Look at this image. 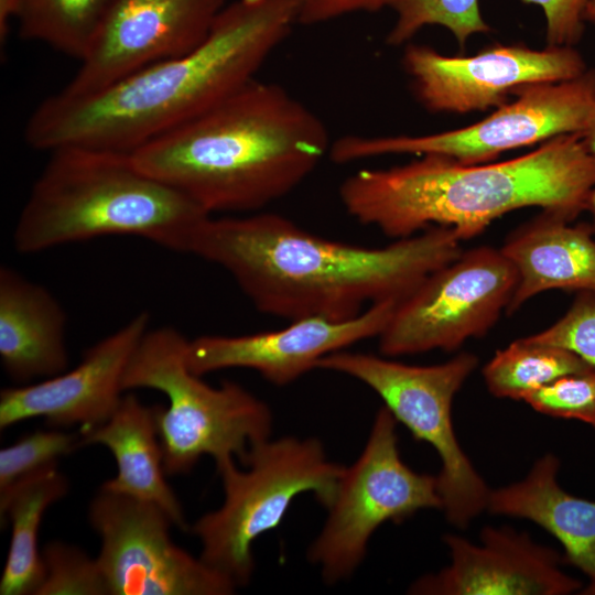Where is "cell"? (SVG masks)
<instances>
[{"mask_svg":"<svg viewBox=\"0 0 595 595\" xmlns=\"http://www.w3.org/2000/svg\"><path fill=\"white\" fill-rule=\"evenodd\" d=\"M208 216L143 171L132 153L65 147L50 152L17 220L13 246L32 255L105 236H134L187 253Z\"/></svg>","mask_w":595,"mask_h":595,"instance_id":"cell-5","label":"cell"},{"mask_svg":"<svg viewBox=\"0 0 595 595\" xmlns=\"http://www.w3.org/2000/svg\"><path fill=\"white\" fill-rule=\"evenodd\" d=\"M396 13L387 43L400 45L425 25L448 29L463 47L470 35L487 33L490 26L480 14L478 0H382Z\"/></svg>","mask_w":595,"mask_h":595,"instance_id":"cell-25","label":"cell"},{"mask_svg":"<svg viewBox=\"0 0 595 595\" xmlns=\"http://www.w3.org/2000/svg\"><path fill=\"white\" fill-rule=\"evenodd\" d=\"M188 339L164 326L144 334L123 376V390L153 389L169 400L156 424L167 476L187 474L204 455L246 464L251 448L271 437L269 405L232 381L204 382L186 364Z\"/></svg>","mask_w":595,"mask_h":595,"instance_id":"cell-6","label":"cell"},{"mask_svg":"<svg viewBox=\"0 0 595 595\" xmlns=\"http://www.w3.org/2000/svg\"><path fill=\"white\" fill-rule=\"evenodd\" d=\"M517 283V270L500 249L480 246L462 252L397 303L378 337L379 350L397 357L458 349L495 325Z\"/></svg>","mask_w":595,"mask_h":595,"instance_id":"cell-11","label":"cell"},{"mask_svg":"<svg viewBox=\"0 0 595 595\" xmlns=\"http://www.w3.org/2000/svg\"><path fill=\"white\" fill-rule=\"evenodd\" d=\"M529 339L565 348L595 368V291H581L555 323Z\"/></svg>","mask_w":595,"mask_h":595,"instance_id":"cell-29","label":"cell"},{"mask_svg":"<svg viewBox=\"0 0 595 595\" xmlns=\"http://www.w3.org/2000/svg\"><path fill=\"white\" fill-rule=\"evenodd\" d=\"M82 445L76 434L37 430L0 450V502L23 482L57 466L61 457Z\"/></svg>","mask_w":595,"mask_h":595,"instance_id":"cell-26","label":"cell"},{"mask_svg":"<svg viewBox=\"0 0 595 595\" xmlns=\"http://www.w3.org/2000/svg\"><path fill=\"white\" fill-rule=\"evenodd\" d=\"M20 0H0V43L6 46L10 32V21L17 18Z\"/></svg>","mask_w":595,"mask_h":595,"instance_id":"cell-32","label":"cell"},{"mask_svg":"<svg viewBox=\"0 0 595 595\" xmlns=\"http://www.w3.org/2000/svg\"><path fill=\"white\" fill-rule=\"evenodd\" d=\"M156 410L158 404L149 407L133 393L126 394L105 423L80 433V442L104 445L113 455L117 474L104 488L153 502L174 526L187 530L183 508L165 480Z\"/></svg>","mask_w":595,"mask_h":595,"instance_id":"cell-21","label":"cell"},{"mask_svg":"<svg viewBox=\"0 0 595 595\" xmlns=\"http://www.w3.org/2000/svg\"><path fill=\"white\" fill-rule=\"evenodd\" d=\"M420 156L403 165L349 175L339 187L346 212L396 240L441 226L452 228L463 241L524 207H540L574 221L595 188V155L578 133L552 138L499 163Z\"/></svg>","mask_w":595,"mask_h":595,"instance_id":"cell-4","label":"cell"},{"mask_svg":"<svg viewBox=\"0 0 595 595\" xmlns=\"http://www.w3.org/2000/svg\"><path fill=\"white\" fill-rule=\"evenodd\" d=\"M448 227L369 248L329 240L272 213L208 216L187 253L227 271L253 306L295 321L353 318L375 303L401 301L462 255Z\"/></svg>","mask_w":595,"mask_h":595,"instance_id":"cell-1","label":"cell"},{"mask_svg":"<svg viewBox=\"0 0 595 595\" xmlns=\"http://www.w3.org/2000/svg\"><path fill=\"white\" fill-rule=\"evenodd\" d=\"M119 0H20L19 35L79 62Z\"/></svg>","mask_w":595,"mask_h":595,"instance_id":"cell-23","label":"cell"},{"mask_svg":"<svg viewBox=\"0 0 595 595\" xmlns=\"http://www.w3.org/2000/svg\"><path fill=\"white\" fill-rule=\"evenodd\" d=\"M89 521L101 540L96 559L109 595H229L237 588L172 541L174 524L153 502L100 486Z\"/></svg>","mask_w":595,"mask_h":595,"instance_id":"cell-12","label":"cell"},{"mask_svg":"<svg viewBox=\"0 0 595 595\" xmlns=\"http://www.w3.org/2000/svg\"><path fill=\"white\" fill-rule=\"evenodd\" d=\"M67 478L48 468L19 485L0 502L1 528L11 523V539L0 578L1 595H37L45 577L37 537L43 515L68 491Z\"/></svg>","mask_w":595,"mask_h":595,"instance_id":"cell-22","label":"cell"},{"mask_svg":"<svg viewBox=\"0 0 595 595\" xmlns=\"http://www.w3.org/2000/svg\"><path fill=\"white\" fill-rule=\"evenodd\" d=\"M66 313L43 285L15 269H0V358L17 382L67 369Z\"/></svg>","mask_w":595,"mask_h":595,"instance_id":"cell-19","label":"cell"},{"mask_svg":"<svg viewBox=\"0 0 595 595\" xmlns=\"http://www.w3.org/2000/svg\"><path fill=\"white\" fill-rule=\"evenodd\" d=\"M516 99L474 125L426 136L348 134L332 142L338 164L389 154H437L463 164H482L500 153L583 133L595 119V71L561 82L526 85Z\"/></svg>","mask_w":595,"mask_h":595,"instance_id":"cell-10","label":"cell"},{"mask_svg":"<svg viewBox=\"0 0 595 595\" xmlns=\"http://www.w3.org/2000/svg\"><path fill=\"white\" fill-rule=\"evenodd\" d=\"M324 122L278 84L252 79L132 152L207 214H251L296 188L328 154Z\"/></svg>","mask_w":595,"mask_h":595,"instance_id":"cell-3","label":"cell"},{"mask_svg":"<svg viewBox=\"0 0 595 595\" xmlns=\"http://www.w3.org/2000/svg\"><path fill=\"white\" fill-rule=\"evenodd\" d=\"M451 564L414 581L410 594L422 595H566L583 589L561 570L555 550L511 528L485 527L480 544L447 534Z\"/></svg>","mask_w":595,"mask_h":595,"instance_id":"cell-17","label":"cell"},{"mask_svg":"<svg viewBox=\"0 0 595 595\" xmlns=\"http://www.w3.org/2000/svg\"><path fill=\"white\" fill-rule=\"evenodd\" d=\"M478 365L461 353L433 366H411L365 353L339 350L323 357L316 369L357 379L372 389L414 440L430 444L442 468L439 491L446 519L465 528L487 509L490 489L461 447L452 422L455 394Z\"/></svg>","mask_w":595,"mask_h":595,"instance_id":"cell-8","label":"cell"},{"mask_svg":"<svg viewBox=\"0 0 595 595\" xmlns=\"http://www.w3.org/2000/svg\"><path fill=\"white\" fill-rule=\"evenodd\" d=\"M559 467L554 455H544L524 479L490 490L487 509L528 519L551 533L564 549L563 561L587 577L582 593L595 595V501L562 489Z\"/></svg>","mask_w":595,"mask_h":595,"instance_id":"cell-20","label":"cell"},{"mask_svg":"<svg viewBox=\"0 0 595 595\" xmlns=\"http://www.w3.org/2000/svg\"><path fill=\"white\" fill-rule=\"evenodd\" d=\"M143 311L89 347L72 370L0 392L1 430L43 418L53 426L79 425L80 433L105 423L123 394V376L139 343L149 331Z\"/></svg>","mask_w":595,"mask_h":595,"instance_id":"cell-16","label":"cell"},{"mask_svg":"<svg viewBox=\"0 0 595 595\" xmlns=\"http://www.w3.org/2000/svg\"><path fill=\"white\" fill-rule=\"evenodd\" d=\"M536 411L595 428V368L562 376L523 399Z\"/></svg>","mask_w":595,"mask_h":595,"instance_id":"cell-28","label":"cell"},{"mask_svg":"<svg viewBox=\"0 0 595 595\" xmlns=\"http://www.w3.org/2000/svg\"><path fill=\"white\" fill-rule=\"evenodd\" d=\"M500 250L518 274L507 314L544 291H595V235L589 223L573 224L543 210L512 231Z\"/></svg>","mask_w":595,"mask_h":595,"instance_id":"cell-18","label":"cell"},{"mask_svg":"<svg viewBox=\"0 0 595 595\" xmlns=\"http://www.w3.org/2000/svg\"><path fill=\"white\" fill-rule=\"evenodd\" d=\"M591 368L565 348L524 337L498 350L484 367L483 377L495 397L523 400L530 392L562 376Z\"/></svg>","mask_w":595,"mask_h":595,"instance_id":"cell-24","label":"cell"},{"mask_svg":"<svg viewBox=\"0 0 595 595\" xmlns=\"http://www.w3.org/2000/svg\"><path fill=\"white\" fill-rule=\"evenodd\" d=\"M215 465L224 501L190 530L202 544L199 558L237 587L252 577L255 541L281 523L299 495L311 493L327 509L345 468L318 439L291 435L255 445L242 469L234 458Z\"/></svg>","mask_w":595,"mask_h":595,"instance_id":"cell-7","label":"cell"},{"mask_svg":"<svg viewBox=\"0 0 595 595\" xmlns=\"http://www.w3.org/2000/svg\"><path fill=\"white\" fill-rule=\"evenodd\" d=\"M382 0H303L299 23L316 24L355 11H377Z\"/></svg>","mask_w":595,"mask_h":595,"instance_id":"cell-31","label":"cell"},{"mask_svg":"<svg viewBox=\"0 0 595 595\" xmlns=\"http://www.w3.org/2000/svg\"><path fill=\"white\" fill-rule=\"evenodd\" d=\"M402 64L428 110L456 113L497 108L519 87L572 79L587 69L572 46L533 50L520 44L494 45L473 56H445L410 44Z\"/></svg>","mask_w":595,"mask_h":595,"instance_id":"cell-13","label":"cell"},{"mask_svg":"<svg viewBox=\"0 0 595 595\" xmlns=\"http://www.w3.org/2000/svg\"><path fill=\"white\" fill-rule=\"evenodd\" d=\"M224 0H119L71 82L84 97L153 64L188 54L208 36Z\"/></svg>","mask_w":595,"mask_h":595,"instance_id":"cell-14","label":"cell"},{"mask_svg":"<svg viewBox=\"0 0 595 595\" xmlns=\"http://www.w3.org/2000/svg\"><path fill=\"white\" fill-rule=\"evenodd\" d=\"M585 22L595 24V0H591L584 13Z\"/></svg>","mask_w":595,"mask_h":595,"instance_id":"cell-35","label":"cell"},{"mask_svg":"<svg viewBox=\"0 0 595 595\" xmlns=\"http://www.w3.org/2000/svg\"><path fill=\"white\" fill-rule=\"evenodd\" d=\"M541 7L548 46H574L583 36L584 13L591 0H521Z\"/></svg>","mask_w":595,"mask_h":595,"instance_id":"cell-30","label":"cell"},{"mask_svg":"<svg viewBox=\"0 0 595 595\" xmlns=\"http://www.w3.org/2000/svg\"><path fill=\"white\" fill-rule=\"evenodd\" d=\"M45 577L37 595H109L97 559L60 541L42 553Z\"/></svg>","mask_w":595,"mask_h":595,"instance_id":"cell-27","label":"cell"},{"mask_svg":"<svg viewBox=\"0 0 595 595\" xmlns=\"http://www.w3.org/2000/svg\"><path fill=\"white\" fill-rule=\"evenodd\" d=\"M585 212L588 213L591 217L589 225L595 235V188L591 192L587 198Z\"/></svg>","mask_w":595,"mask_h":595,"instance_id":"cell-34","label":"cell"},{"mask_svg":"<svg viewBox=\"0 0 595 595\" xmlns=\"http://www.w3.org/2000/svg\"><path fill=\"white\" fill-rule=\"evenodd\" d=\"M303 0H237L186 55L145 67L84 97L55 93L31 113L29 147L132 153L214 107L246 84L299 23Z\"/></svg>","mask_w":595,"mask_h":595,"instance_id":"cell-2","label":"cell"},{"mask_svg":"<svg viewBox=\"0 0 595 595\" xmlns=\"http://www.w3.org/2000/svg\"><path fill=\"white\" fill-rule=\"evenodd\" d=\"M399 301L368 306L344 321L305 317L282 329L244 335H204L188 340L186 364L203 376L228 368H248L275 386L289 385L312 369L325 356L379 337Z\"/></svg>","mask_w":595,"mask_h":595,"instance_id":"cell-15","label":"cell"},{"mask_svg":"<svg viewBox=\"0 0 595 595\" xmlns=\"http://www.w3.org/2000/svg\"><path fill=\"white\" fill-rule=\"evenodd\" d=\"M398 421L383 405L358 458L345 467L307 558L325 583L349 578L385 522L401 523L422 509H443L437 476L416 473L400 457Z\"/></svg>","mask_w":595,"mask_h":595,"instance_id":"cell-9","label":"cell"},{"mask_svg":"<svg viewBox=\"0 0 595 595\" xmlns=\"http://www.w3.org/2000/svg\"><path fill=\"white\" fill-rule=\"evenodd\" d=\"M581 138L587 150L595 155V119L592 125L581 133Z\"/></svg>","mask_w":595,"mask_h":595,"instance_id":"cell-33","label":"cell"}]
</instances>
